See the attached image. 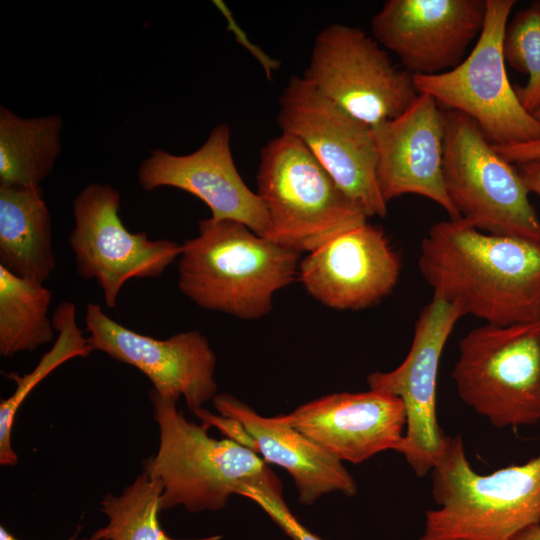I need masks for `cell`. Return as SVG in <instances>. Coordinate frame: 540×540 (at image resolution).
Here are the masks:
<instances>
[{
	"mask_svg": "<svg viewBox=\"0 0 540 540\" xmlns=\"http://www.w3.org/2000/svg\"><path fill=\"white\" fill-rule=\"evenodd\" d=\"M419 270L433 296L496 326L540 320V241L486 233L462 218L434 223Z\"/></svg>",
	"mask_w": 540,
	"mask_h": 540,
	"instance_id": "obj_1",
	"label": "cell"
},
{
	"mask_svg": "<svg viewBox=\"0 0 540 540\" xmlns=\"http://www.w3.org/2000/svg\"><path fill=\"white\" fill-rule=\"evenodd\" d=\"M149 399L159 446L143 471L162 484V511L176 506L191 513L218 511L249 488L283 497L281 481L254 451L209 436L205 426L186 419L174 399L153 389Z\"/></svg>",
	"mask_w": 540,
	"mask_h": 540,
	"instance_id": "obj_2",
	"label": "cell"
},
{
	"mask_svg": "<svg viewBox=\"0 0 540 540\" xmlns=\"http://www.w3.org/2000/svg\"><path fill=\"white\" fill-rule=\"evenodd\" d=\"M182 244L178 288L201 308L258 319L295 278L299 253L234 220L202 219Z\"/></svg>",
	"mask_w": 540,
	"mask_h": 540,
	"instance_id": "obj_3",
	"label": "cell"
},
{
	"mask_svg": "<svg viewBox=\"0 0 540 540\" xmlns=\"http://www.w3.org/2000/svg\"><path fill=\"white\" fill-rule=\"evenodd\" d=\"M431 476L439 508L425 512L419 540H513L540 523V453L482 475L471 467L462 437L446 436Z\"/></svg>",
	"mask_w": 540,
	"mask_h": 540,
	"instance_id": "obj_4",
	"label": "cell"
},
{
	"mask_svg": "<svg viewBox=\"0 0 540 540\" xmlns=\"http://www.w3.org/2000/svg\"><path fill=\"white\" fill-rule=\"evenodd\" d=\"M257 187L269 218L268 239L299 254L367 220L309 149L286 133L262 148Z\"/></svg>",
	"mask_w": 540,
	"mask_h": 540,
	"instance_id": "obj_5",
	"label": "cell"
},
{
	"mask_svg": "<svg viewBox=\"0 0 540 540\" xmlns=\"http://www.w3.org/2000/svg\"><path fill=\"white\" fill-rule=\"evenodd\" d=\"M443 176L460 217L480 231L540 241V219L517 166L467 115L443 109Z\"/></svg>",
	"mask_w": 540,
	"mask_h": 540,
	"instance_id": "obj_6",
	"label": "cell"
},
{
	"mask_svg": "<svg viewBox=\"0 0 540 540\" xmlns=\"http://www.w3.org/2000/svg\"><path fill=\"white\" fill-rule=\"evenodd\" d=\"M460 398L498 428L540 421V320L485 324L459 343L452 371Z\"/></svg>",
	"mask_w": 540,
	"mask_h": 540,
	"instance_id": "obj_7",
	"label": "cell"
},
{
	"mask_svg": "<svg viewBox=\"0 0 540 540\" xmlns=\"http://www.w3.org/2000/svg\"><path fill=\"white\" fill-rule=\"evenodd\" d=\"M515 2L486 0L483 28L469 55L444 73L414 76L419 93L473 119L494 146L540 139V122L522 107L505 66L503 40Z\"/></svg>",
	"mask_w": 540,
	"mask_h": 540,
	"instance_id": "obj_8",
	"label": "cell"
},
{
	"mask_svg": "<svg viewBox=\"0 0 540 540\" xmlns=\"http://www.w3.org/2000/svg\"><path fill=\"white\" fill-rule=\"evenodd\" d=\"M302 78L371 128L400 115L419 95L414 76L373 37L340 23L317 35Z\"/></svg>",
	"mask_w": 540,
	"mask_h": 540,
	"instance_id": "obj_9",
	"label": "cell"
},
{
	"mask_svg": "<svg viewBox=\"0 0 540 540\" xmlns=\"http://www.w3.org/2000/svg\"><path fill=\"white\" fill-rule=\"evenodd\" d=\"M282 133L299 139L367 217H384L387 203L376 176L372 128L293 76L279 99Z\"/></svg>",
	"mask_w": 540,
	"mask_h": 540,
	"instance_id": "obj_10",
	"label": "cell"
},
{
	"mask_svg": "<svg viewBox=\"0 0 540 540\" xmlns=\"http://www.w3.org/2000/svg\"><path fill=\"white\" fill-rule=\"evenodd\" d=\"M120 202V193L111 185H87L73 201L69 235L77 273L97 282L111 309L128 280L160 277L182 252L177 242L130 232L120 218Z\"/></svg>",
	"mask_w": 540,
	"mask_h": 540,
	"instance_id": "obj_11",
	"label": "cell"
},
{
	"mask_svg": "<svg viewBox=\"0 0 540 540\" xmlns=\"http://www.w3.org/2000/svg\"><path fill=\"white\" fill-rule=\"evenodd\" d=\"M465 316L458 304L433 296L416 322L404 361L390 372L368 375L369 389L400 398L406 412V431L396 452L418 477L431 472L446 435L436 417V389L444 346L457 321Z\"/></svg>",
	"mask_w": 540,
	"mask_h": 540,
	"instance_id": "obj_12",
	"label": "cell"
},
{
	"mask_svg": "<svg viewBox=\"0 0 540 540\" xmlns=\"http://www.w3.org/2000/svg\"><path fill=\"white\" fill-rule=\"evenodd\" d=\"M85 324L93 350L141 371L160 396L176 401L183 397L194 412L217 395L216 357L201 332L156 339L119 324L96 303L87 304Z\"/></svg>",
	"mask_w": 540,
	"mask_h": 540,
	"instance_id": "obj_13",
	"label": "cell"
},
{
	"mask_svg": "<svg viewBox=\"0 0 540 540\" xmlns=\"http://www.w3.org/2000/svg\"><path fill=\"white\" fill-rule=\"evenodd\" d=\"M486 0H388L371 19L373 38L416 75H436L465 59L479 37Z\"/></svg>",
	"mask_w": 540,
	"mask_h": 540,
	"instance_id": "obj_14",
	"label": "cell"
},
{
	"mask_svg": "<svg viewBox=\"0 0 540 540\" xmlns=\"http://www.w3.org/2000/svg\"><path fill=\"white\" fill-rule=\"evenodd\" d=\"M228 125L215 126L205 143L187 155L154 149L137 170L144 191L174 187L201 199L214 220H234L268 238L270 223L265 205L241 178L231 152Z\"/></svg>",
	"mask_w": 540,
	"mask_h": 540,
	"instance_id": "obj_15",
	"label": "cell"
},
{
	"mask_svg": "<svg viewBox=\"0 0 540 540\" xmlns=\"http://www.w3.org/2000/svg\"><path fill=\"white\" fill-rule=\"evenodd\" d=\"M372 131L377 182L386 203L416 194L440 205L450 219L461 218L444 185L445 120L433 97L419 93L405 111Z\"/></svg>",
	"mask_w": 540,
	"mask_h": 540,
	"instance_id": "obj_16",
	"label": "cell"
},
{
	"mask_svg": "<svg viewBox=\"0 0 540 540\" xmlns=\"http://www.w3.org/2000/svg\"><path fill=\"white\" fill-rule=\"evenodd\" d=\"M401 262L384 232L367 222L310 252L300 280L316 300L338 310L369 307L392 292Z\"/></svg>",
	"mask_w": 540,
	"mask_h": 540,
	"instance_id": "obj_17",
	"label": "cell"
},
{
	"mask_svg": "<svg viewBox=\"0 0 540 540\" xmlns=\"http://www.w3.org/2000/svg\"><path fill=\"white\" fill-rule=\"evenodd\" d=\"M278 416L340 461L353 464L396 451L406 426L402 400L372 389L329 394Z\"/></svg>",
	"mask_w": 540,
	"mask_h": 540,
	"instance_id": "obj_18",
	"label": "cell"
},
{
	"mask_svg": "<svg viewBox=\"0 0 540 540\" xmlns=\"http://www.w3.org/2000/svg\"><path fill=\"white\" fill-rule=\"evenodd\" d=\"M212 402L218 414L236 419L245 427L266 463L278 465L290 474L300 503L312 505L331 492L347 496L357 493V484L342 461L278 415L261 416L228 393L217 394Z\"/></svg>",
	"mask_w": 540,
	"mask_h": 540,
	"instance_id": "obj_19",
	"label": "cell"
},
{
	"mask_svg": "<svg viewBox=\"0 0 540 540\" xmlns=\"http://www.w3.org/2000/svg\"><path fill=\"white\" fill-rule=\"evenodd\" d=\"M0 265L42 283L54 272L52 220L41 187H0Z\"/></svg>",
	"mask_w": 540,
	"mask_h": 540,
	"instance_id": "obj_20",
	"label": "cell"
},
{
	"mask_svg": "<svg viewBox=\"0 0 540 540\" xmlns=\"http://www.w3.org/2000/svg\"><path fill=\"white\" fill-rule=\"evenodd\" d=\"M59 115L22 118L0 106V187H40L61 152Z\"/></svg>",
	"mask_w": 540,
	"mask_h": 540,
	"instance_id": "obj_21",
	"label": "cell"
},
{
	"mask_svg": "<svg viewBox=\"0 0 540 540\" xmlns=\"http://www.w3.org/2000/svg\"><path fill=\"white\" fill-rule=\"evenodd\" d=\"M52 292L44 283L22 278L0 265V355L13 357L50 343L57 332L48 309Z\"/></svg>",
	"mask_w": 540,
	"mask_h": 540,
	"instance_id": "obj_22",
	"label": "cell"
},
{
	"mask_svg": "<svg viewBox=\"0 0 540 540\" xmlns=\"http://www.w3.org/2000/svg\"><path fill=\"white\" fill-rule=\"evenodd\" d=\"M52 323L57 336L51 349L42 355L28 374L8 375L15 380L16 389L11 396L0 402L1 466H13L18 462V455L12 445V430L16 415L32 390L63 363L74 358H85L94 351L77 324L74 303L61 302L53 313Z\"/></svg>",
	"mask_w": 540,
	"mask_h": 540,
	"instance_id": "obj_23",
	"label": "cell"
},
{
	"mask_svg": "<svg viewBox=\"0 0 540 540\" xmlns=\"http://www.w3.org/2000/svg\"><path fill=\"white\" fill-rule=\"evenodd\" d=\"M162 492L161 482L142 471L120 494H105L100 510L108 522L91 534V540H179L170 537L159 522Z\"/></svg>",
	"mask_w": 540,
	"mask_h": 540,
	"instance_id": "obj_24",
	"label": "cell"
},
{
	"mask_svg": "<svg viewBox=\"0 0 540 540\" xmlns=\"http://www.w3.org/2000/svg\"><path fill=\"white\" fill-rule=\"evenodd\" d=\"M503 51L514 70L527 74L524 86H514L522 107L530 114L540 109V1L518 11L508 22Z\"/></svg>",
	"mask_w": 540,
	"mask_h": 540,
	"instance_id": "obj_25",
	"label": "cell"
},
{
	"mask_svg": "<svg viewBox=\"0 0 540 540\" xmlns=\"http://www.w3.org/2000/svg\"><path fill=\"white\" fill-rule=\"evenodd\" d=\"M241 496L257 503L292 540H324L298 521L283 497L269 495L252 488L245 490Z\"/></svg>",
	"mask_w": 540,
	"mask_h": 540,
	"instance_id": "obj_26",
	"label": "cell"
},
{
	"mask_svg": "<svg viewBox=\"0 0 540 540\" xmlns=\"http://www.w3.org/2000/svg\"><path fill=\"white\" fill-rule=\"evenodd\" d=\"M193 413L207 429L215 427L227 439L237 442L258 454V445L256 441L236 419L225 417L220 414H213L204 407L195 410Z\"/></svg>",
	"mask_w": 540,
	"mask_h": 540,
	"instance_id": "obj_27",
	"label": "cell"
},
{
	"mask_svg": "<svg viewBox=\"0 0 540 540\" xmlns=\"http://www.w3.org/2000/svg\"><path fill=\"white\" fill-rule=\"evenodd\" d=\"M494 147L505 160L512 164L540 159V139L522 144Z\"/></svg>",
	"mask_w": 540,
	"mask_h": 540,
	"instance_id": "obj_28",
	"label": "cell"
},
{
	"mask_svg": "<svg viewBox=\"0 0 540 540\" xmlns=\"http://www.w3.org/2000/svg\"><path fill=\"white\" fill-rule=\"evenodd\" d=\"M517 168L529 192L540 198V159L517 164Z\"/></svg>",
	"mask_w": 540,
	"mask_h": 540,
	"instance_id": "obj_29",
	"label": "cell"
},
{
	"mask_svg": "<svg viewBox=\"0 0 540 540\" xmlns=\"http://www.w3.org/2000/svg\"><path fill=\"white\" fill-rule=\"evenodd\" d=\"M513 540H540V523L522 529Z\"/></svg>",
	"mask_w": 540,
	"mask_h": 540,
	"instance_id": "obj_30",
	"label": "cell"
},
{
	"mask_svg": "<svg viewBox=\"0 0 540 540\" xmlns=\"http://www.w3.org/2000/svg\"><path fill=\"white\" fill-rule=\"evenodd\" d=\"M0 540H20L13 533L9 532L5 526H0ZM66 540H91L90 537L79 538L78 531Z\"/></svg>",
	"mask_w": 540,
	"mask_h": 540,
	"instance_id": "obj_31",
	"label": "cell"
},
{
	"mask_svg": "<svg viewBox=\"0 0 540 540\" xmlns=\"http://www.w3.org/2000/svg\"><path fill=\"white\" fill-rule=\"evenodd\" d=\"M533 116L540 122V109H538Z\"/></svg>",
	"mask_w": 540,
	"mask_h": 540,
	"instance_id": "obj_32",
	"label": "cell"
}]
</instances>
